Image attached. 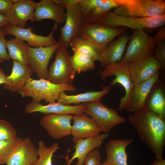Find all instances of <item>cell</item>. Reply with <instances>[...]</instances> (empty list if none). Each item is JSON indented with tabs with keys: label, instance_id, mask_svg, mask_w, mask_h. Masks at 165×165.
<instances>
[{
	"label": "cell",
	"instance_id": "cell-28",
	"mask_svg": "<svg viewBox=\"0 0 165 165\" xmlns=\"http://www.w3.org/2000/svg\"><path fill=\"white\" fill-rule=\"evenodd\" d=\"M69 45L74 52L89 57L95 61H100L102 51L88 40L80 36L75 37L71 40Z\"/></svg>",
	"mask_w": 165,
	"mask_h": 165
},
{
	"label": "cell",
	"instance_id": "cell-29",
	"mask_svg": "<svg viewBox=\"0 0 165 165\" xmlns=\"http://www.w3.org/2000/svg\"><path fill=\"white\" fill-rule=\"evenodd\" d=\"M6 45L10 58L23 64H28V46L24 41L15 37L6 40Z\"/></svg>",
	"mask_w": 165,
	"mask_h": 165
},
{
	"label": "cell",
	"instance_id": "cell-14",
	"mask_svg": "<svg viewBox=\"0 0 165 165\" xmlns=\"http://www.w3.org/2000/svg\"><path fill=\"white\" fill-rule=\"evenodd\" d=\"M72 115L51 113L45 115L40 124L50 136L59 139L72 134Z\"/></svg>",
	"mask_w": 165,
	"mask_h": 165
},
{
	"label": "cell",
	"instance_id": "cell-3",
	"mask_svg": "<svg viewBox=\"0 0 165 165\" xmlns=\"http://www.w3.org/2000/svg\"><path fill=\"white\" fill-rule=\"evenodd\" d=\"M79 0H55L66 11V19L63 26H60V46L67 49L73 38L79 36L83 24Z\"/></svg>",
	"mask_w": 165,
	"mask_h": 165
},
{
	"label": "cell",
	"instance_id": "cell-9",
	"mask_svg": "<svg viewBox=\"0 0 165 165\" xmlns=\"http://www.w3.org/2000/svg\"><path fill=\"white\" fill-rule=\"evenodd\" d=\"M54 53L55 59L49 68L47 80L57 84H72L76 72L72 66L67 49L59 45Z\"/></svg>",
	"mask_w": 165,
	"mask_h": 165
},
{
	"label": "cell",
	"instance_id": "cell-25",
	"mask_svg": "<svg viewBox=\"0 0 165 165\" xmlns=\"http://www.w3.org/2000/svg\"><path fill=\"white\" fill-rule=\"evenodd\" d=\"M33 73L28 64L13 60L10 75L7 76L4 88L11 92L18 91L24 85Z\"/></svg>",
	"mask_w": 165,
	"mask_h": 165
},
{
	"label": "cell",
	"instance_id": "cell-4",
	"mask_svg": "<svg viewBox=\"0 0 165 165\" xmlns=\"http://www.w3.org/2000/svg\"><path fill=\"white\" fill-rule=\"evenodd\" d=\"M121 63L128 64L154 55L156 46L154 37L148 34L144 29L133 30Z\"/></svg>",
	"mask_w": 165,
	"mask_h": 165
},
{
	"label": "cell",
	"instance_id": "cell-30",
	"mask_svg": "<svg viewBox=\"0 0 165 165\" xmlns=\"http://www.w3.org/2000/svg\"><path fill=\"white\" fill-rule=\"evenodd\" d=\"M70 58L73 69L78 74L88 70H93L95 68V61L87 56L74 52Z\"/></svg>",
	"mask_w": 165,
	"mask_h": 165
},
{
	"label": "cell",
	"instance_id": "cell-23",
	"mask_svg": "<svg viewBox=\"0 0 165 165\" xmlns=\"http://www.w3.org/2000/svg\"><path fill=\"white\" fill-rule=\"evenodd\" d=\"M108 133L100 134L94 137L77 140L74 148L75 151L71 158L67 160V165H70L74 159L77 158L78 162L75 165H83L85 159L88 154L93 150L99 148L103 140L108 136Z\"/></svg>",
	"mask_w": 165,
	"mask_h": 165
},
{
	"label": "cell",
	"instance_id": "cell-8",
	"mask_svg": "<svg viewBox=\"0 0 165 165\" xmlns=\"http://www.w3.org/2000/svg\"><path fill=\"white\" fill-rule=\"evenodd\" d=\"M84 113L91 116L101 131L108 133L115 127L126 122V119L119 115L114 109L108 108L101 101L85 103Z\"/></svg>",
	"mask_w": 165,
	"mask_h": 165
},
{
	"label": "cell",
	"instance_id": "cell-10",
	"mask_svg": "<svg viewBox=\"0 0 165 165\" xmlns=\"http://www.w3.org/2000/svg\"><path fill=\"white\" fill-rule=\"evenodd\" d=\"M125 30L101 24H90L83 23L79 36L91 42L102 52L108 44Z\"/></svg>",
	"mask_w": 165,
	"mask_h": 165
},
{
	"label": "cell",
	"instance_id": "cell-21",
	"mask_svg": "<svg viewBox=\"0 0 165 165\" xmlns=\"http://www.w3.org/2000/svg\"><path fill=\"white\" fill-rule=\"evenodd\" d=\"M129 38L128 34L125 32L108 44L101 54L100 62L101 67L105 68L111 64L120 62Z\"/></svg>",
	"mask_w": 165,
	"mask_h": 165
},
{
	"label": "cell",
	"instance_id": "cell-11",
	"mask_svg": "<svg viewBox=\"0 0 165 165\" xmlns=\"http://www.w3.org/2000/svg\"><path fill=\"white\" fill-rule=\"evenodd\" d=\"M119 0H79L84 23L100 24L110 10L119 6Z\"/></svg>",
	"mask_w": 165,
	"mask_h": 165
},
{
	"label": "cell",
	"instance_id": "cell-17",
	"mask_svg": "<svg viewBox=\"0 0 165 165\" xmlns=\"http://www.w3.org/2000/svg\"><path fill=\"white\" fill-rule=\"evenodd\" d=\"M36 4L31 0H18L13 4L5 16L9 24L25 28L27 21L32 23Z\"/></svg>",
	"mask_w": 165,
	"mask_h": 165
},
{
	"label": "cell",
	"instance_id": "cell-7",
	"mask_svg": "<svg viewBox=\"0 0 165 165\" xmlns=\"http://www.w3.org/2000/svg\"><path fill=\"white\" fill-rule=\"evenodd\" d=\"M100 24L114 28L124 26L132 30L161 28L165 24V14L150 17L139 18L122 16L110 11Z\"/></svg>",
	"mask_w": 165,
	"mask_h": 165
},
{
	"label": "cell",
	"instance_id": "cell-42",
	"mask_svg": "<svg viewBox=\"0 0 165 165\" xmlns=\"http://www.w3.org/2000/svg\"><path fill=\"white\" fill-rule=\"evenodd\" d=\"M4 61L0 58V64L2 62Z\"/></svg>",
	"mask_w": 165,
	"mask_h": 165
},
{
	"label": "cell",
	"instance_id": "cell-40",
	"mask_svg": "<svg viewBox=\"0 0 165 165\" xmlns=\"http://www.w3.org/2000/svg\"><path fill=\"white\" fill-rule=\"evenodd\" d=\"M150 165H165V160L163 159L160 160L156 159Z\"/></svg>",
	"mask_w": 165,
	"mask_h": 165
},
{
	"label": "cell",
	"instance_id": "cell-39",
	"mask_svg": "<svg viewBox=\"0 0 165 165\" xmlns=\"http://www.w3.org/2000/svg\"><path fill=\"white\" fill-rule=\"evenodd\" d=\"M6 77L7 76L0 68V85L6 82Z\"/></svg>",
	"mask_w": 165,
	"mask_h": 165
},
{
	"label": "cell",
	"instance_id": "cell-13",
	"mask_svg": "<svg viewBox=\"0 0 165 165\" xmlns=\"http://www.w3.org/2000/svg\"><path fill=\"white\" fill-rule=\"evenodd\" d=\"M59 45L58 42L57 44L50 46L35 48L28 46V65L40 79H47L48 63Z\"/></svg>",
	"mask_w": 165,
	"mask_h": 165
},
{
	"label": "cell",
	"instance_id": "cell-2",
	"mask_svg": "<svg viewBox=\"0 0 165 165\" xmlns=\"http://www.w3.org/2000/svg\"><path fill=\"white\" fill-rule=\"evenodd\" d=\"M76 88L74 85L69 84H57L44 79L35 80L31 77L17 92L23 97L33 99V101L40 102L44 100L47 102L53 103L57 100L61 93L63 91H74Z\"/></svg>",
	"mask_w": 165,
	"mask_h": 165
},
{
	"label": "cell",
	"instance_id": "cell-16",
	"mask_svg": "<svg viewBox=\"0 0 165 165\" xmlns=\"http://www.w3.org/2000/svg\"><path fill=\"white\" fill-rule=\"evenodd\" d=\"M127 65L134 85L149 79L161 69L160 64L154 55Z\"/></svg>",
	"mask_w": 165,
	"mask_h": 165
},
{
	"label": "cell",
	"instance_id": "cell-24",
	"mask_svg": "<svg viewBox=\"0 0 165 165\" xmlns=\"http://www.w3.org/2000/svg\"><path fill=\"white\" fill-rule=\"evenodd\" d=\"M133 141L131 138L110 140L105 148V161L111 165H128L126 148Z\"/></svg>",
	"mask_w": 165,
	"mask_h": 165
},
{
	"label": "cell",
	"instance_id": "cell-32",
	"mask_svg": "<svg viewBox=\"0 0 165 165\" xmlns=\"http://www.w3.org/2000/svg\"><path fill=\"white\" fill-rule=\"evenodd\" d=\"M156 46L154 56L159 62L161 69L165 68V28L161 27L154 36Z\"/></svg>",
	"mask_w": 165,
	"mask_h": 165
},
{
	"label": "cell",
	"instance_id": "cell-18",
	"mask_svg": "<svg viewBox=\"0 0 165 165\" xmlns=\"http://www.w3.org/2000/svg\"><path fill=\"white\" fill-rule=\"evenodd\" d=\"M66 19L64 9L54 0H42L36 2L33 22L50 19L58 24L65 22Z\"/></svg>",
	"mask_w": 165,
	"mask_h": 165
},
{
	"label": "cell",
	"instance_id": "cell-27",
	"mask_svg": "<svg viewBox=\"0 0 165 165\" xmlns=\"http://www.w3.org/2000/svg\"><path fill=\"white\" fill-rule=\"evenodd\" d=\"M164 84L159 80L148 95L144 108L165 119V92Z\"/></svg>",
	"mask_w": 165,
	"mask_h": 165
},
{
	"label": "cell",
	"instance_id": "cell-6",
	"mask_svg": "<svg viewBox=\"0 0 165 165\" xmlns=\"http://www.w3.org/2000/svg\"><path fill=\"white\" fill-rule=\"evenodd\" d=\"M100 75L102 80L105 82L107 81L108 77L115 76V78L111 82L110 85L112 86L119 83L123 87L125 94L120 98L118 109L119 111L125 109L127 112L130 94L134 86L127 64L120 62L111 64L104 68Z\"/></svg>",
	"mask_w": 165,
	"mask_h": 165
},
{
	"label": "cell",
	"instance_id": "cell-33",
	"mask_svg": "<svg viewBox=\"0 0 165 165\" xmlns=\"http://www.w3.org/2000/svg\"><path fill=\"white\" fill-rule=\"evenodd\" d=\"M21 138L0 141V164H6L14 149Z\"/></svg>",
	"mask_w": 165,
	"mask_h": 165
},
{
	"label": "cell",
	"instance_id": "cell-41",
	"mask_svg": "<svg viewBox=\"0 0 165 165\" xmlns=\"http://www.w3.org/2000/svg\"><path fill=\"white\" fill-rule=\"evenodd\" d=\"M100 165H111L108 163L105 160L102 163H101Z\"/></svg>",
	"mask_w": 165,
	"mask_h": 165
},
{
	"label": "cell",
	"instance_id": "cell-22",
	"mask_svg": "<svg viewBox=\"0 0 165 165\" xmlns=\"http://www.w3.org/2000/svg\"><path fill=\"white\" fill-rule=\"evenodd\" d=\"M158 72L147 80L134 85L130 94L127 112H134L144 108L147 98L154 84L159 80Z\"/></svg>",
	"mask_w": 165,
	"mask_h": 165
},
{
	"label": "cell",
	"instance_id": "cell-12",
	"mask_svg": "<svg viewBox=\"0 0 165 165\" xmlns=\"http://www.w3.org/2000/svg\"><path fill=\"white\" fill-rule=\"evenodd\" d=\"M58 24L55 23L50 34L46 36L37 35L32 32L33 28L28 27L21 28L16 26L8 24L2 28L5 35H11L26 41L28 46L37 48L53 46L58 43L55 39L54 32L58 27Z\"/></svg>",
	"mask_w": 165,
	"mask_h": 165
},
{
	"label": "cell",
	"instance_id": "cell-20",
	"mask_svg": "<svg viewBox=\"0 0 165 165\" xmlns=\"http://www.w3.org/2000/svg\"><path fill=\"white\" fill-rule=\"evenodd\" d=\"M72 119L74 124L72 126L71 134L74 143L79 139L97 136L101 131L93 119L85 113L74 115Z\"/></svg>",
	"mask_w": 165,
	"mask_h": 165
},
{
	"label": "cell",
	"instance_id": "cell-5",
	"mask_svg": "<svg viewBox=\"0 0 165 165\" xmlns=\"http://www.w3.org/2000/svg\"><path fill=\"white\" fill-rule=\"evenodd\" d=\"M115 13L139 18L154 17L165 14L164 0H119Z\"/></svg>",
	"mask_w": 165,
	"mask_h": 165
},
{
	"label": "cell",
	"instance_id": "cell-31",
	"mask_svg": "<svg viewBox=\"0 0 165 165\" xmlns=\"http://www.w3.org/2000/svg\"><path fill=\"white\" fill-rule=\"evenodd\" d=\"M59 148L57 142H55L50 147H47L43 141H38V148L37 149L39 158L34 165H52L53 154Z\"/></svg>",
	"mask_w": 165,
	"mask_h": 165
},
{
	"label": "cell",
	"instance_id": "cell-38",
	"mask_svg": "<svg viewBox=\"0 0 165 165\" xmlns=\"http://www.w3.org/2000/svg\"><path fill=\"white\" fill-rule=\"evenodd\" d=\"M9 24L5 16L0 13V28H3Z\"/></svg>",
	"mask_w": 165,
	"mask_h": 165
},
{
	"label": "cell",
	"instance_id": "cell-36",
	"mask_svg": "<svg viewBox=\"0 0 165 165\" xmlns=\"http://www.w3.org/2000/svg\"><path fill=\"white\" fill-rule=\"evenodd\" d=\"M5 35L2 28H0V58L4 61H9L10 58L6 50Z\"/></svg>",
	"mask_w": 165,
	"mask_h": 165
},
{
	"label": "cell",
	"instance_id": "cell-34",
	"mask_svg": "<svg viewBox=\"0 0 165 165\" xmlns=\"http://www.w3.org/2000/svg\"><path fill=\"white\" fill-rule=\"evenodd\" d=\"M15 128L7 121L0 119V141L12 140L17 138Z\"/></svg>",
	"mask_w": 165,
	"mask_h": 165
},
{
	"label": "cell",
	"instance_id": "cell-26",
	"mask_svg": "<svg viewBox=\"0 0 165 165\" xmlns=\"http://www.w3.org/2000/svg\"><path fill=\"white\" fill-rule=\"evenodd\" d=\"M111 89V86L110 85H103L101 91H88L75 95H68L65 91H63L60 94L57 102L64 105H69L73 104L77 105L82 103L101 101V99L108 94Z\"/></svg>",
	"mask_w": 165,
	"mask_h": 165
},
{
	"label": "cell",
	"instance_id": "cell-1",
	"mask_svg": "<svg viewBox=\"0 0 165 165\" xmlns=\"http://www.w3.org/2000/svg\"><path fill=\"white\" fill-rule=\"evenodd\" d=\"M128 117L129 123L155 155L156 159H163L165 146V119L144 108L133 112Z\"/></svg>",
	"mask_w": 165,
	"mask_h": 165
},
{
	"label": "cell",
	"instance_id": "cell-37",
	"mask_svg": "<svg viewBox=\"0 0 165 165\" xmlns=\"http://www.w3.org/2000/svg\"><path fill=\"white\" fill-rule=\"evenodd\" d=\"M18 0H0V13L6 16L13 5Z\"/></svg>",
	"mask_w": 165,
	"mask_h": 165
},
{
	"label": "cell",
	"instance_id": "cell-35",
	"mask_svg": "<svg viewBox=\"0 0 165 165\" xmlns=\"http://www.w3.org/2000/svg\"><path fill=\"white\" fill-rule=\"evenodd\" d=\"M101 155L99 148L90 152L84 160L83 165H100Z\"/></svg>",
	"mask_w": 165,
	"mask_h": 165
},
{
	"label": "cell",
	"instance_id": "cell-19",
	"mask_svg": "<svg viewBox=\"0 0 165 165\" xmlns=\"http://www.w3.org/2000/svg\"><path fill=\"white\" fill-rule=\"evenodd\" d=\"M85 109V103L71 106L55 102L44 105L33 101L25 107V112L28 114L39 112L45 115L51 113L77 115L84 113Z\"/></svg>",
	"mask_w": 165,
	"mask_h": 165
},
{
	"label": "cell",
	"instance_id": "cell-15",
	"mask_svg": "<svg viewBox=\"0 0 165 165\" xmlns=\"http://www.w3.org/2000/svg\"><path fill=\"white\" fill-rule=\"evenodd\" d=\"M38 150L29 137L21 138L9 158L6 165H34L38 159Z\"/></svg>",
	"mask_w": 165,
	"mask_h": 165
}]
</instances>
